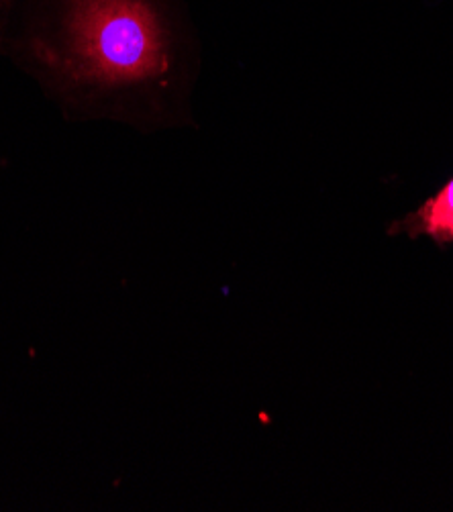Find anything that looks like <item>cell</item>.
Returning <instances> with one entry per match:
<instances>
[{
	"label": "cell",
	"mask_w": 453,
	"mask_h": 512,
	"mask_svg": "<svg viewBox=\"0 0 453 512\" xmlns=\"http://www.w3.org/2000/svg\"><path fill=\"white\" fill-rule=\"evenodd\" d=\"M15 5H17V0H0V33H3Z\"/></svg>",
	"instance_id": "obj_3"
},
{
	"label": "cell",
	"mask_w": 453,
	"mask_h": 512,
	"mask_svg": "<svg viewBox=\"0 0 453 512\" xmlns=\"http://www.w3.org/2000/svg\"><path fill=\"white\" fill-rule=\"evenodd\" d=\"M423 231L435 237H447L453 227V180L431 198L419 213Z\"/></svg>",
	"instance_id": "obj_2"
},
{
	"label": "cell",
	"mask_w": 453,
	"mask_h": 512,
	"mask_svg": "<svg viewBox=\"0 0 453 512\" xmlns=\"http://www.w3.org/2000/svg\"><path fill=\"white\" fill-rule=\"evenodd\" d=\"M449 239H453V227H451V231H449V235H447Z\"/></svg>",
	"instance_id": "obj_4"
},
{
	"label": "cell",
	"mask_w": 453,
	"mask_h": 512,
	"mask_svg": "<svg viewBox=\"0 0 453 512\" xmlns=\"http://www.w3.org/2000/svg\"><path fill=\"white\" fill-rule=\"evenodd\" d=\"M0 56L70 123L145 127L178 88L180 35L168 0H17Z\"/></svg>",
	"instance_id": "obj_1"
}]
</instances>
